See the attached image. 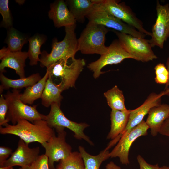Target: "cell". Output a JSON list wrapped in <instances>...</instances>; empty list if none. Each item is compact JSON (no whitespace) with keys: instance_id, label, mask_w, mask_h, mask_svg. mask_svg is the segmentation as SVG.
<instances>
[{"instance_id":"cell-14","label":"cell","mask_w":169,"mask_h":169,"mask_svg":"<svg viewBox=\"0 0 169 169\" xmlns=\"http://www.w3.org/2000/svg\"><path fill=\"white\" fill-rule=\"evenodd\" d=\"M40 152L39 147L30 148L28 145L20 139L17 149L0 166H19L23 167L28 166L37 159L40 155Z\"/></svg>"},{"instance_id":"cell-11","label":"cell","mask_w":169,"mask_h":169,"mask_svg":"<svg viewBox=\"0 0 169 169\" xmlns=\"http://www.w3.org/2000/svg\"><path fill=\"white\" fill-rule=\"evenodd\" d=\"M50 139L42 145L45 149V155L48 158L49 169H54V163L68 157L72 152V148L66 141L67 133L64 130L57 131Z\"/></svg>"},{"instance_id":"cell-22","label":"cell","mask_w":169,"mask_h":169,"mask_svg":"<svg viewBox=\"0 0 169 169\" xmlns=\"http://www.w3.org/2000/svg\"><path fill=\"white\" fill-rule=\"evenodd\" d=\"M48 78V73L46 72L38 82L25 88L24 92L21 94V100L26 104L32 105L36 100L41 98Z\"/></svg>"},{"instance_id":"cell-8","label":"cell","mask_w":169,"mask_h":169,"mask_svg":"<svg viewBox=\"0 0 169 169\" xmlns=\"http://www.w3.org/2000/svg\"><path fill=\"white\" fill-rule=\"evenodd\" d=\"M124 49L135 59L147 62L157 58L154 53L149 40L113 30Z\"/></svg>"},{"instance_id":"cell-3","label":"cell","mask_w":169,"mask_h":169,"mask_svg":"<svg viewBox=\"0 0 169 169\" xmlns=\"http://www.w3.org/2000/svg\"><path fill=\"white\" fill-rule=\"evenodd\" d=\"M76 24L65 27V35L64 39L58 41L54 38L52 43L50 53L46 51L42 52L40 57V66L46 68L66 56H75L78 51V39L75 29Z\"/></svg>"},{"instance_id":"cell-30","label":"cell","mask_w":169,"mask_h":169,"mask_svg":"<svg viewBox=\"0 0 169 169\" xmlns=\"http://www.w3.org/2000/svg\"><path fill=\"white\" fill-rule=\"evenodd\" d=\"M156 82L159 84H166L169 80V73L166 67L163 63H160L154 67Z\"/></svg>"},{"instance_id":"cell-41","label":"cell","mask_w":169,"mask_h":169,"mask_svg":"<svg viewBox=\"0 0 169 169\" xmlns=\"http://www.w3.org/2000/svg\"><path fill=\"white\" fill-rule=\"evenodd\" d=\"M167 89H168L169 90V88H168Z\"/></svg>"},{"instance_id":"cell-38","label":"cell","mask_w":169,"mask_h":169,"mask_svg":"<svg viewBox=\"0 0 169 169\" xmlns=\"http://www.w3.org/2000/svg\"><path fill=\"white\" fill-rule=\"evenodd\" d=\"M0 169H14L13 166L0 167Z\"/></svg>"},{"instance_id":"cell-13","label":"cell","mask_w":169,"mask_h":169,"mask_svg":"<svg viewBox=\"0 0 169 169\" xmlns=\"http://www.w3.org/2000/svg\"><path fill=\"white\" fill-rule=\"evenodd\" d=\"M157 18L153 26L151 38L149 40L152 47L163 49L164 43L169 37V5H161L156 2Z\"/></svg>"},{"instance_id":"cell-29","label":"cell","mask_w":169,"mask_h":169,"mask_svg":"<svg viewBox=\"0 0 169 169\" xmlns=\"http://www.w3.org/2000/svg\"><path fill=\"white\" fill-rule=\"evenodd\" d=\"M8 0H0V13L3 17L1 27L7 29L13 27V19L9 8Z\"/></svg>"},{"instance_id":"cell-18","label":"cell","mask_w":169,"mask_h":169,"mask_svg":"<svg viewBox=\"0 0 169 169\" xmlns=\"http://www.w3.org/2000/svg\"><path fill=\"white\" fill-rule=\"evenodd\" d=\"M146 122L153 136L159 133L165 120L169 116V105L161 104L152 108L149 111Z\"/></svg>"},{"instance_id":"cell-37","label":"cell","mask_w":169,"mask_h":169,"mask_svg":"<svg viewBox=\"0 0 169 169\" xmlns=\"http://www.w3.org/2000/svg\"><path fill=\"white\" fill-rule=\"evenodd\" d=\"M166 68L168 69L169 73V57L168 58L167 63H166ZM169 86V80L168 83L166 84V89L168 88V86Z\"/></svg>"},{"instance_id":"cell-25","label":"cell","mask_w":169,"mask_h":169,"mask_svg":"<svg viewBox=\"0 0 169 169\" xmlns=\"http://www.w3.org/2000/svg\"><path fill=\"white\" fill-rule=\"evenodd\" d=\"M62 92L48 78L41 98L42 104L47 108L53 103L60 106L63 99L61 95Z\"/></svg>"},{"instance_id":"cell-40","label":"cell","mask_w":169,"mask_h":169,"mask_svg":"<svg viewBox=\"0 0 169 169\" xmlns=\"http://www.w3.org/2000/svg\"><path fill=\"white\" fill-rule=\"evenodd\" d=\"M54 169H58V168L56 167V168H55Z\"/></svg>"},{"instance_id":"cell-21","label":"cell","mask_w":169,"mask_h":169,"mask_svg":"<svg viewBox=\"0 0 169 169\" xmlns=\"http://www.w3.org/2000/svg\"><path fill=\"white\" fill-rule=\"evenodd\" d=\"M65 2L76 22L81 23L94 6L92 0H67Z\"/></svg>"},{"instance_id":"cell-28","label":"cell","mask_w":169,"mask_h":169,"mask_svg":"<svg viewBox=\"0 0 169 169\" xmlns=\"http://www.w3.org/2000/svg\"><path fill=\"white\" fill-rule=\"evenodd\" d=\"M56 168L59 169H84V165L80 152L74 151L66 158L60 161Z\"/></svg>"},{"instance_id":"cell-36","label":"cell","mask_w":169,"mask_h":169,"mask_svg":"<svg viewBox=\"0 0 169 169\" xmlns=\"http://www.w3.org/2000/svg\"><path fill=\"white\" fill-rule=\"evenodd\" d=\"M105 169H121L113 162L110 161L105 166Z\"/></svg>"},{"instance_id":"cell-32","label":"cell","mask_w":169,"mask_h":169,"mask_svg":"<svg viewBox=\"0 0 169 169\" xmlns=\"http://www.w3.org/2000/svg\"><path fill=\"white\" fill-rule=\"evenodd\" d=\"M8 109L7 101L2 94L0 97V126H3L6 124V118Z\"/></svg>"},{"instance_id":"cell-16","label":"cell","mask_w":169,"mask_h":169,"mask_svg":"<svg viewBox=\"0 0 169 169\" xmlns=\"http://www.w3.org/2000/svg\"><path fill=\"white\" fill-rule=\"evenodd\" d=\"M48 15L55 27L58 28L72 25L76 22L65 1L63 0H56L50 4Z\"/></svg>"},{"instance_id":"cell-26","label":"cell","mask_w":169,"mask_h":169,"mask_svg":"<svg viewBox=\"0 0 169 169\" xmlns=\"http://www.w3.org/2000/svg\"><path fill=\"white\" fill-rule=\"evenodd\" d=\"M46 40V36L40 34H35L29 38L28 52L30 60L29 64L31 66L36 65L38 62H40L39 56L41 55L42 53L40 50L41 47Z\"/></svg>"},{"instance_id":"cell-9","label":"cell","mask_w":169,"mask_h":169,"mask_svg":"<svg viewBox=\"0 0 169 169\" xmlns=\"http://www.w3.org/2000/svg\"><path fill=\"white\" fill-rule=\"evenodd\" d=\"M149 129L146 122L143 120L135 127L124 131L117 145L110 153V157H118L122 164H128L130 163L129 153L131 146L137 138L146 135Z\"/></svg>"},{"instance_id":"cell-6","label":"cell","mask_w":169,"mask_h":169,"mask_svg":"<svg viewBox=\"0 0 169 169\" xmlns=\"http://www.w3.org/2000/svg\"><path fill=\"white\" fill-rule=\"evenodd\" d=\"M45 120L50 128L55 129L56 131L67 128L73 132L74 137L76 139L84 140L90 145H94L90 138L84 132V130L89 125L85 123H77L68 119L58 104L53 103L51 105L50 112L46 115Z\"/></svg>"},{"instance_id":"cell-24","label":"cell","mask_w":169,"mask_h":169,"mask_svg":"<svg viewBox=\"0 0 169 169\" xmlns=\"http://www.w3.org/2000/svg\"><path fill=\"white\" fill-rule=\"evenodd\" d=\"M109 149L107 147L98 154L93 155L88 153L84 147L79 146V152L84 161V169H99L102 162L110 157Z\"/></svg>"},{"instance_id":"cell-33","label":"cell","mask_w":169,"mask_h":169,"mask_svg":"<svg viewBox=\"0 0 169 169\" xmlns=\"http://www.w3.org/2000/svg\"><path fill=\"white\" fill-rule=\"evenodd\" d=\"M137 159L139 165V169H160L158 164L152 165L148 163L140 155L137 156Z\"/></svg>"},{"instance_id":"cell-1","label":"cell","mask_w":169,"mask_h":169,"mask_svg":"<svg viewBox=\"0 0 169 169\" xmlns=\"http://www.w3.org/2000/svg\"><path fill=\"white\" fill-rule=\"evenodd\" d=\"M83 59L66 56L47 68L48 78L62 91L74 87L75 82L85 65Z\"/></svg>"},{"instance_id":"cell-17","label":"cell","mask_w":169,"mask_h":169,"mask_svg":"<svg viewBox=\"0 0 169 169\" xmlns=\"http://www.w3.org/2000/svg\"><path fill=\"white\" fill-rule=\"evenodd\" d=\"M28 57V52L21 51L8 53L0 59V73L6 72L5 68L8 67L14 70L20 78L26 77L24 68L25 61Z\"/></svg>"},{"instance_id":"cell-19","label":"cell","mask_w":169,"mask_h":169,"mask_svg":"<svg viewBox=\"0 0 169 169\" xmlns=\"http://www.w3.org/2000/svg\"><path fill=\"white\" fill-rule=\"evenodd\" d=\"M130 110L126 111L112 110L110 116L111 128L107 139H116L119 141L125 130L129 120Z\"/></svg>"},{"instance_id":"cell-34","label":"cell","mask_w":169,"mask_h":169,"mask_svg":"<svg viewBox=\"0 0 169 169\" xmlns=\"http://www.w3.org/2000/svg\"><path fill=\"white\" fill-rule=\"evenodd\" d=\"M12 153V150L8 147H0V166L9 158Z\"/></svg>"},{"instance_id":"cell-35","label":"cell","mask_w":169,"mask_h":169,"mask_svg":"<svg viewBox=\"0 0 169 169\" xmlns=\"http://www.w3.org/2000/svg\"><path fill=\"white\" fill-rule=\"evenodd\" d=\"M159 133L169 137V116L164 122Z\"/></svg>"},{"instance_id":"cell-10","label":"cell","mask_w":169,"mask_h":169,"mask_svg":"<svg viewBox=\"0 0 169 169\" xmlns=\"http://www.w3.org/2000/svg\"><path fill=\"white\" fill-rule=\"evenodd\" d=\"M108 47V50L105 53L100 55L96 61L88 64L87 67L93 72L95 79L104 73L101 70L107 65L118 64L127 58L135 59L133 56L124 49L118 39L114 40Z\"/></svg>"},{"instance_id":"cell-12","label":"cell","mask_w":169,"mask_h":169,"mask_svg":"<svg viewBox=\"0 0 169 169\" xmlns=\"http://www.w3.org/2000/svg\"><path fill=\"white\" fill-rule=\"evenodd\" d=\"M116 0H103L101 4L111 14L139 32L147 35L151 36V32L143 27L142 22L138 19L130 8L124 2L119 3Z\"/></svg>"},{"instance_id":"cell-4","label":"cell","mask_w":169,"mask_h":169,"mask_svg":"<svg viewBox=\"0 0 169 169\" xmlns=\"http://www.w3.org/2000/svg\"><path fill=\"white\" fill-rule=\"evenodd\" d=\"M18 90H8L3 95L8 104V109L6 122L11 121L15 125L19 120H25L32 123L40 120H45L46 115L40 113L37 110L38 105H28L20 99L21 94Z\"/></svg>"},{"instance_id":"cell-39","label":"cell","mask_w":169,"mask_h":169,"mask_svg":"<svg viewBox=\"0 0 169 169\" xmlns=\"http://www.w3.org/2000/svg\"><path fill=\"white\" fill-rule=\"evenodd\" d=\"M160 169H169V167L166 166H164L160 167Z\"/></svg>"},{"instance_id":"cell-20","label":"cell","mask_w":169,"mask_h":169,"mask_svg":"<svg viewBox=\"0 0 169 169\" xmlns=\"http://www.w3.org/2000/svg\"><path fill=\"white\" fill-rule=\"evenodd\" d=\"M41 78L39 73H38L33 74L28 77L16 79L8 78L5 76L3 73H0V94H2L4 90H8L11 88L19 90L33 85Z\"/></svg>"},{"instance_id":"cell-27","label":"cell","mask_w":169,"mask_h":169,"mask_svg":"<svg viewBox=\"0 0 169 169\" xmlns=\"http://www.w3.org/2000/svg\"><path fill=\"white\" fill-rule=\"evenodd\" d=\"M108 106L112 110L126 111L125 104V98L122 91L117 85L104 93Z\"/></svg>"},{"instance_id":"cell-5","label":"cell","mask_w":169,"mask_h":169,"mask_svg":"<svg viewBox=\"0 0 169 169\" xmlns=\"http://www.w3.org/2000/svg\"><path fill=\"white\" fill-rule=\"evenodd\" d=\"M110 29L105 26L88 21L78 39V51L84 54L105 53L108 47L105 45V36Z\"/></svg>"},{"instance_id":"cell-15","label":"cell","mask_w":169,"mask_h":169,"mask_svg":"<svg viewBox=\"0 0 169 169\" xmlns=\"http://www.w3.org/2000/svg\"><path fill=\"white\" fill-rule=\"evenodd\" d=\"M168 95L169 91L167 89L158 94L152 93L140 106L134 110H130L129 120L124 132L132 129L140 123L152 108L161 105V97Z\"/></svg>"},{"instance_id":"cell-23","label":"cell","mask_w":169,"mask_h":169,"mask_svg":"<svg viewBox=\"0 0 169 169\" xmlns=\"http://www.w3.org/2000/svg\"><path fill=\"white\" fill-rule=\"evenodd\" d=\"M30 37L18 31L13 27L7 29L4 43L11 52L21 51L23 46L28 41Z\"/></svg>"},{"instance_id":"cell-7","label":"cell","mask_w":169,"mask_h":169,"mask_svg":"<svg viewBox=\"0 0 169 169\" xmlns=\"http://www.w3.org/2000/svg\"><path fill=\"white\" fill-rule=\"evenodd\" d=\"M94 4L93 9L86 17L89 21L136 37L144 38H145L146 35L111 14L101 3Z\"/></svg>"},{"instance_id":"cell-2","label":"cell","mask_w":169,"mask_h":169,"mask_svg":"<svg viewBox=\"0 0 169 169\" xmlns=\"http://www.w3.org/2000/svg\"><path fill=\"white\" fill-rule=\"evenodd\" d=\"M1 134H11L18 136L28 145L38 142L41 145L48 141L55 134L44 120H36L32 123L25 120H19L15 125L6 124L0 126Z\"/></svg>"},{"instance_id":"cell-31","label":"cell","mask_w":169,"mask_h":169,"mask_svg":"<svg viewBox=\"0 0 169 169\" xmlns=\"http://www.w3.org/2000/svg\"><path fill=\"white\" fill-rule=\"evenodd\" d=\"M19 169H49L48 158L45 154L40 155L30 165L21 167Z\"/></svg>"}]
</instances>
